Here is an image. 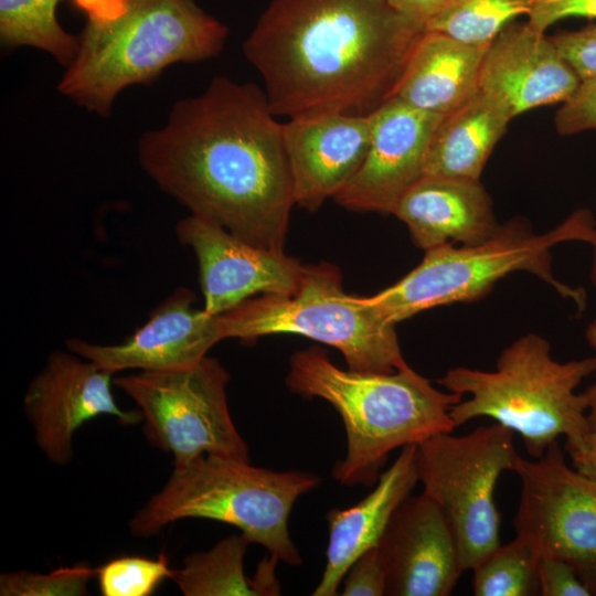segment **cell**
Masks as SVG:
<instances>
[{
	"label": "cell",
	"mask_w": 596,
	"mask_h": 596,
	"mask_svg": "<svg viewBox=\"0 0 596 596\" xmlns=\"http://www.w3.org/2000/svg\"><path fill=\"white\" fill-rule=\"evenodd\" d=\"M443 117L389 98L372 113L366 156L334 200L348 210L392 214L423 178L427 149Z\"/></svg>",
	"instance_id": "cell-14"
},
{
	"label": "cell",
	"mask_w": 596,
	"mask_h": 596,
	"mask_svg": "<svg viewBox=\"0 0 596 596\" xmlns=\"http://www.w3.org/2000/svg\"><path fill=\"white\" fill-rule=\"evenodd\" d=\"M320 482L311 472L274 471L249 460L203 455L174 467L128 528L134 536L150 538L183 519L223 522L276 560L297 566L302 560L289 534V515L297 499Z\"/></svg>",
	"instance_id": "cell-6"
},
{
	"label": "cell",
	"mask_w": 596,
	"mask_h": 596,
	"mask_svg": "<svg viewBox=\"0 0 596 596\" xmlns=\"http://www.w3.org/2000/svg\"><path fill=\"white\" fill-rule=\"evenodd\" d=\"M425 30L386 0H272L243 43L274 115H370Z\"/></svg>",
	"instance_id": "cell-2"
},
{
	"label": "cell",
	"mask_w": 596,
	"mask_h": 596,
	"mask_svg": "<svg viewBox=\"0 0 596 596\" xmlns=\"http://www.w3.org/2000/svg\"><path fill=\"white\" fill-rule=\"evenodd\" d=\"M230 376L214 358L170 371H139L114 384L139 407L147 439L173 458V467L203 455L249 460L227 404Z\"/></svg>",
	"instance_id": "cell-10"
},
{
	"label": "cell",
	"mask_w": 596,
	"mask_h": 596,
	"mask_svg": "<svg viewBox=\"0 0 596 596\" xmlns=\"http://www.w3.org/2000/svg\"><path fill=\"white\" fill-rule=\"evenodd\" d=\"M377 549L389 596H448L465 572L445 515L424 493L397 507Z\"/></svg>",
	"instance_id": "cell-16"
},
{
	"label": "cell",
	"mask_w": 596,
	"mask_h": 596,
	"mask_svg": "<svg viewBox=\"0 0 596 596\" xmlns=\"http://www.w3.org/2000/svg\"><path fill=\"white\" fill-rule=\"evenodd\" d=\"M551 39L581 81L596 76V24Z\"/></svg>",
	"instance_id": "cell-31"
},
{
	"label": "cell",
	"mask_w": 596,
	"mask_h": 596,
	"mask_svg": "<svg viewBox=\"0 0 596 596\" xmlns=\"http://www.w3.org/2000/svg\"><path fill=\"white\" fill-rule=\"evenodd\" d=\"M402 17L426 29L427 23L438 12L445 0H386Z\"/></svg>",
	"instance_id": "cell-34"
},
{
	"label": "cell",
	"mask_w": 596,
	"mask_h": 596,
	"mask_svg": "<svg viewBox=\"0 0 596 596\" xmlns=\"http://www.w3.org/2000/svg\"><path fill=\"white\" fill-rule=\"evenodd\" d=\"M424 251L447 243L478 244L498 228L492 202L480 181L424 175L393 213Z\"/></svg>",
	"instance_id": "cell-19"
},
{
	"label": "cell",
	"mask_w": 596,
	"mask_h": 596,
	"mask_svg": "<svg viewBox=\"0 0 596 596\" xmlns=\"http://www.w3.org/2000/svg\"><path fill=\"white\" fill-rule=\"evenodd\" d=\"M177 237L198 260L203 309L222 315L257 294L291 295L304 266L284 252L253 245L221 225L190 214L175 226Z\"/></svg>",
	"instance_id": "cell-13"
},
{
	"label": "cell",
	"mask_w": 596,
	"mask_h": 596,
	"mask_svg": "<svg viewBox=\"0 0 596 596\" xmlns=\"http://www.w3.org/2000/svg\"><path fill=\"white\" fill-rule=\"evenodd\" d=\"M113 373L72 352H52L30 382L23 398L36 445L53 464L73 457V436L86 422L102 415L123 425L142 422L140 411L121 409L111 390Z\"/></svg>",
	"instance_id": "cell-12"
},
{
	"label": "cell",
	"mask_w": 596,
	"mask_h": 596,
	"mask_svg": "<svg viewBox=\"0 0 596 596\" xmlns=\"http://www.w3.org/2000/svg\"><path fill=\"white\" fill-rule=\"evenodd\" d=\"M596 371V356L555 361L550 343L525 334L500 353L496 370L457 366L437 383L446 391L468 395L450 409L455 426L489 417L522 437L526 453L541 457L560 436L565 448L589 433L587 400L576 389Z\"/></svg>",
	"instance_id": "cell-5"
},
{
	"label": "cell",
	"mask_w": 596,
	"mask_h": 596,
	"mask_svg": "<svg viewBox=\"0 0 596 596\" xmlns=\"http://www.w3.org/2000/svg\"><path fill=\"white\" fill-rule=\"evenodd\" d=\"M512 119L499 100L479 89L439 121L427 149L424 175L479 181Z\"/></svg>",
	"instance_id": "cell-22"
},
{
	"label": "cell",
	"mask_w": 596,
	"mask_h": 596,
	"mask_svg": "<svg viewBox=\"0 0 596 596\" xmlns=\"http://www.w3.org/2000/svg\"><path fill=\"white\" fill-rule=\"evenodd\" d=\"M172 572L164 554L157 558L126 555L96 568V577L103 596H148L171 578Z\"/></svg>",
	"instance_id": "cell-27"
},
{
	"label": "cell",
	"mask_w": 596,
	"mask_h": 596,
	"mask_svg": "<svg viewBox=\"0 0 596 596\" xmlns=\"http://www.w3.org/2000/svg\"><path fill=\"white\" fill-rule=\"evenodd\" d=\"M533 0H445L427 23L435 31L470 45L488 46Z\"/></svg>",
	"instance_id": "cell-25"
},
{
	"label": "cell",
	"mask_w": 596,
	"mask_h": 596,
	"mask_svg": "<svg viewBox=\"0 0 596 596\" xmlns=\"http://www.w3.org/2000/svg\"><path fill=\"white\" fill-rule=\"evenodd\" d=\"M514 472L521 481L517 536L539 557L568 563L596 595V485L566 464L557 440L534 460L520 457Z\"/></svg>",
	"instance_id": "cell-11"
},
{
	"label": "cell",
	"mask_w": 596,
	"mask_h": 596,
	"mask_svg": "<svg viewBox=\"0 0 596 596\" xmlns=\"http://www.w3.org/2000/svg\"><path fill=\"white\" fill-rule=\"evenodd\" d=\"M513 436L512 430L493 422L466 435L437 434L417 445L423 493L445 515L464 571L472 570L501 544L494 492L501 473L514 471L521 457Z\"/></svg>",
	"instance_id": "cell-9"
},
{
	"label": "cell",
	"mask_w": 596,
	"mask_h": 596,
	"mask_svg": "<svg viewBox=\"0 0 596 596\" xmlns=\"http://www.w3.org/2000/svg\"><path fill=\"white\" fill-rule=\"evenodd\" d=\"M579 83L551 36L528 22H512L489 45L479 88L514 118L536 107L563 104Z\"/></svg>",
	"instance_id": "cell-17"
},
{
	"label": "cell",
	"mask_w": 596,
	"mask_h": 596,
	"mask_svg": "<svg viewBox=\"0 0 596 596\" xmlns=\"http://www.w3.org/2000/svg\"><path fill=\"white\" fill-rule=\"evenodd\" d=\"M286 383L305 398L327 401L341 416L347 454L331 475L348 487L375 485L392 450L451 433L449 413L462 400L408 365L391 373L343 370L318 347L291 355Z\"/></svg>",
	"instance_id": "cell-4"
},
{
	"label": "cell",
	"mask_w": 596,
	"mask_h": 596,
	"mask_svg": "<svg viewBox=\"0 0 596 596\" xmlns=\"http://www.w3.org/2000/svg\"><path fill=\"white\" fill-rule=\"evenodd\" d=\"M219 321L224 339L244 343L277 333L308 337L336 348L355 371L391 373L407 365L395 324L348 295L339 268L324 262L304 266L294 294L246 299Z\"/></svg>",
	"instance_id": "cell-8"
},
{
	"label": "cell",
	"mask_w": 596,
	"mask_h": 596,
	"mask_svg": "<svg viewBox=\"0 0 596 596\" xmlns=\"http://www.w3.org/2000/svg\"><path fill=\"white\" fill-rule=\"evenodd\" d=\"M526 17L530 26L545 32L567 18L596 19V0H533Z\"/></svg>",
	"instance_id": "cell-33"
},
{
	"label": "cell",
	"mask_w": 596,
	"mask_h": 596,
	"mask_svg": "<svg viewBox=\"0 0 596 596\" xmlns=\"http://www.w3.org/2000/svg\"><path fill=\"white\" fill-rule=\"evenodd\" d=\"M276 117L257 85L215 76L200 95L175 102L163 127L140 137L138 161L191 214L284 252L296 203Z\"/></svg>",
	"instance_id": "cell-1"
},
{
	"label": "cell",
	"mask_w": 596,
	"mask_h": 596,
	"mask_svg": "<svg viewBox=\"0 0 596 596\" xmlns=\"http://www.w3.org/2000/svg\"><path fill=\"white\" fill-rule=\"evenodd\" d=\"M343 596H382L386 590L385 570L377 545L360 554L343 577Z\"/></svg>",
	"instance_id": "cell-30"
},
{
	"label": "cell",
	"mask_w": 596,
	"mask_h": 596,
	"mask_svg": "<svg viewBox=\"0 0 596 596\" xmlns=\"http://www.w3.org/2000/svg\"><path fill=\"white\" fill-rule=\"evenodd\" d=\"M372 124V114H329L284 123L296 204L316 211L343 189L366 156Z\"/></svg>",
	"instance_id": "cell-18"
},
{
	"label": "cell",
	"mask_w": 596,
	"mask_h": 596,
	"mask_svg": "<svg viewBox=\"0 0 596 596\" xmlns=\"http://www.w3.org/2000/svg\"><path fill=\"white\" fill-rule=\"evenodd\" d=\"M536 553L521 539L500 544L471 570L476 596L539 595Z\"/></svg>",
	"instance_id": "cell-26"
},
{
	"label": "cell",
	"mask_w": 596,
	"mask_h": 596,
	"mask_svg": "<svg viewBox=\"0 0 596 596\" xmlns=\"http://www.w3.org/2000/svg\"><path fill=\"white\" fill-rule=\"evenodd\" d=\"M416 450L415 444L402 447L397 458L380 475L366 497L348 509L328 512L327 562L313 596L337 595L352 562L377 545L394 511L418 482Z\"/></svg>",
	"instance_id": "cell-20"
},
{
	"label": "cell",
	"mask_w": 596,
	"mask_h": 596,
	"mask_svg": "<svg viewBox=\"0 0 596 596\" xmlns=\"http://www.w3.org/2000/svg\"><path fill=\"white\" fill-rule=\"evenodd\" d=\"M62 0H0V42L4 49L32 46L49 53L65 68L78 47V35L58 23Z\"/></svg>",
	"instance_id": "cell-24"
},
{
	"label": "cell",
	"mask_w": 596,
	"mask_h": 596,
	"mask_svg": "<svg viewBox=\"0 0 596 596\" xmlns=\"http://www.w3.org/2000/svg\"><path fill=\"white\" fill-rule=\"evenodd\" d=\"M194 301L195 295L190 289L178 288L125 341L97 344L72 338L66 347L113 374L125 370L170 371L194 365L224 339L219 316L195 308Z\"/></svg>",
	"instance_id": "cell-15"
},
{
	"label": "cell",
	"mask_w": 596,
	"mask_h": 596,
	"mask_svg": "<svg viewBox=\"0 0 596 596\" xmlns=\"http://www.w3.org/2000/svg\"><path fill=\"white\" fill-rule=\"evenodd\" d=\"M96 568L87 564L61 567L49 574L12 572L0 575L1 596H81L87 595L88 582Z\"/></svg>",
	"instance_id": "cell-28"
},
{
	"label": "cell",
	"mask_w": 596,
	"mask_h": 596,
	"mask_svg": "<svg viewBox=\"0 0 596 596\" xmlns=\"http://www.w3.org/2000/svg\"><path fill=\"white\" fill-rule=\"evenodd\" d=\"M587 400V421L589 432L596 433V379L584 392Z\"/></svg>",
	"instance_id": "cell-36"
},
{
	"label": "cell",
	"mask_w": 596,
	"mask_h": 596,
	"mask_svg": "<svg viewBox=\"0 0 596 596\" xmlns=\"http://www.w3.org/2000/svg\"><path fill=\"white\" fill-rule=\"evenodd\" d=\"M558 134L568 136L596 129V76L581 81L554 117Z\"/></svg>",
	"instance_id": "cell-29"
},
{
	"label": "cell",
	"mask_w": 596,
	"mask_h": 596,
	"mask_svg": "<svg viewBox=\"0 0 596 596\" xmlns=\"http://www.w3.org/2000/svg\"><path fill=\"white\" fill-rule=\"evenodd\" d=\"M592 245L594 247V257H593V266H592L590 278H592V281H593L594 286L596 287V230H595L594 240L592 242Z\"/></svg>",
	"instance_id": "cell-38"
},
{
	"label": "cell",
	"mask_w": 596,
	"mask_h": 596,
	"mask_svg": "<svg viewBox=\"0 0 596 596\" xmlns=\"http://www.w3.org/2000/svg\"><path fill=\"white\" fill-rule=\"evenodd\" d=\"M248 544L242 533L227 536L205 552L188 555L171 579L185 596H259L254 578L244 572Z\"/></svg>",
	"instance_id": "cell-23"
},
{
	"label": "cell",
	"mask_w": 596,
	"mask_h": 596,
	"mask_svg": "<svg viewBox=\"0 0 596 596\" xmlns=\"http://www.w3.org/2000/svg\"><path fill=\"white\" fill-rule=\"evenodd\" d=\"M595 222L589 211L578 210L543 234L513 219L499 225L486 241L454 246L451 243L425 251L419 265L376 295L362 297L383 319L396 324L437 306L468 302L485 296L493 285L514 272L531 273L550 284L579 310L586 295L558 281L552 274L551 249L563 242L594 240Z\"/></svg>",
	"instance_id": "cell-7"
},
{
	"label": "cell",
	"mask_w": 596,
	"mask_h": 596,
	"mask_svg": "<svg viewBox=\"0 0 596 596\" xmlns=\"http://www.w3.org/2000/svg\"><path fill=\"white\" fill-rule=\"evenodd\" d=\"M74 2L86 22L57 91L103 117L125 88L152 83L172 64L217 56L228 35L194 0Z\"/></svg>",
	"instance_id": "cell-3"
},
{
	"label": "cell",
	"mask_w": 596,
	"mask_h": 596,
	"mask_svg": "<svg viewBox=\"0 0 596 596\" xmlns=\"http://www.w3.org/2000/svg\"><path fill=\"white\" fill-rule=\"evenodd\" d=\"M488 46L470 45L435 31L417 39L394 88L422 111L445 116L473 96Z\"/></svg>",
	"instance_id": "cell-21"
},
{
	"label": "cell",
	"mask_w": 596,
	"mask_h": 596,
	"mask_svg": "<svg viewBox=\"0 0 596 596\" xmlns=\"http://www.w3.org/2000/svg\"><path fill=\"white\" fill-rule=\"evenodd\" d=\"M565 449L573 467L596 485V433L589 432L579 444Z\"/></svg>",
	"instance_id": "cell-35"
},
{
	"label": "cell",
	"mask_w": 596,
	"mask_h": 596,
	"mask_svg": "<svg viewBox=\"0 0 596 596\" xmlns=\"http://www.w3.org/2000/svg\"><path fill=\"white\" fill-rule=\"evenodd\" d=\"M538 583L541 596H593L575 570L556 557H539Z\"/></svg>",
	"instance_id": "cell-32"
},
{
	"label": "cell",
	"mask_w": 596,
	"mask_h": 596,
	"mask_svg": "<svg viewBox=\"0 0 596 596\" xmlns=\"http://www.w3.org/2000/svg\"><path fill=\"white\" fill-rule=\"evenodd\" d=\"M586 338L596 356V320L588 324L586 329Z\"/></svg>",
	"instance_id": "cell-37"
}]
</instances>
